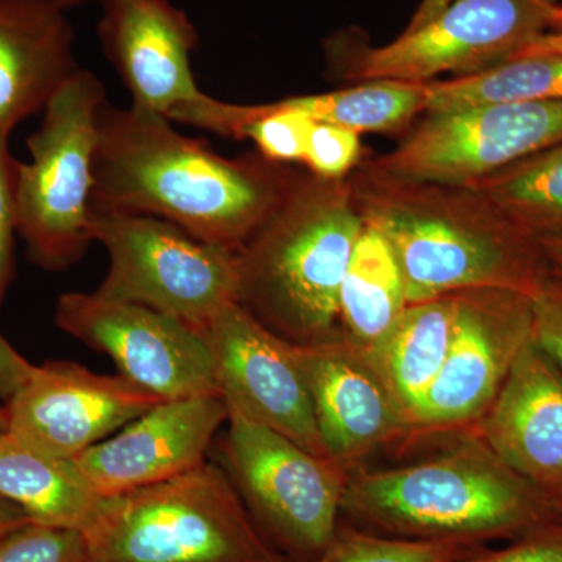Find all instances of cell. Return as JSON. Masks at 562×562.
<instances>
[{"label":"cell","mask_w":562,"mask_h":562,"mask_svg":"<svg viewBox=\"0 0 562 562\" xmlns=\"http://www.w3.org/2000/svg\"><path fill=\"white\" fill-rule=\"evenodd\" d=\"M531 102H562V54L513 58L473 76L427 83L425 111Z\"/></svg>","instance_id":"cell-24"},{"label":"cell","mask_w":562,"mask_h":562,"mask_svg":"<svg viewBox=\"0 0 562 562\" xmlns=\"http://www.w3.org/2000/svg\"><path fill=\"white\" fill-rule=\"evenodd\" d=\"M531 303L532 339L562 375V281L550 273Z\"/></svg>","instance_id":"cell-29"},{"label":"cell","mask_w":562,"mask_h":562,"mask_svg":"<svg viewBox=\"0 0 562 562\" xmlns=\"http://www.w3.org/2000/svg\"><path fill=\"white\" fill-rule=\"evenodd\" d=\"M360 133L339 125L314 122L303 165L325 180H342L360 160Z\"/></svg>","instance_id":"cell-27"},{"label":"cell","mask_w":562,"mask_h":562,"mask_svg":"<svg viewBox=\"0 0 562 562\" xmlns=\"http://www.w3.org/2000/svg\"><path fill=\"white\" fill-rule=\"evenodd\" d=\"M95 562H291L216 462L102 498L83 530Z\"/></svg>","instance_id":"cell-5"},{"label":"cell","mask_w":562,"mask_h":562,"mask_svg":"<svg viewBox=\"0 0 562 562\" xmlns=\"http://www.w3.org/2000/svg\"><path fill=\"white\" fill-rule=\"evenodd\" d=\"M35 368L0 333V398L9 401Z\"/></svg>","instance_id":"cell-31"},{"label":"cell","mask_w":562,"mask_h":562,"mask_svg":"<svg viewBox=\"0 0 562 562\" xmlns=\"http://www.w3.org/2000/svg\"><path fill=\"white\" fill-rule=\"evenodd\" d=\"M482 547L391 538L341 522L330 546L313 562H457Z\"/></svg>","instance_id":"cell-25"},{"label":"cell","mask_w":562,"mask_h":562,"mask_svg":"<svg viewBox=\"0 0 562 562\" xmlns=\"http://www.w3.org/2000/svg\"><path fill=\"white\" fill-rule=\"evenodd\" d=\"M342 516L391 538L486 546L561 524L562 508L554 495L462 432L424 460L350 471Z\"/></svg>","instance_id":"cell-3"},{"label":"cell","mask_w":562,"mask_h":562,"mask_svg":"<svg viewBox=\"0 0 562 562\" xmlns=\"http://www.w3.org/2000/svg\"><path fill=\"white\" fill-rule=\"evenodd\" d=\"M457 562H562V522L516 539L502 549L482 547Z\"/></svg>","instance_id":"cell-30"},{"label":"cell","mask_w":562,"mask_h":562,"mask_svg":"<svg viewBox=\"0 0 562 562\" xmlns=\"http://www.w3.org/2000/svg\"><path fill=\"white\" fill-rule=\"evenodd\" d=\"M58 0H0V135L44 111L81 69Z\"/></svg>","instance_id":"cell-19"},{"label":"cell","mask_w":562,"mask_h":562,"mask_svg":"<svg viewBox=\"0 0 562 562\" xmlns=\"http://www.w3.org/2000/svg\"><path fill=\"white\" fill-rule=\"evenodd\" d=\"M227 422L221 395L162 401L72 461L98 497H116L198 469Z\"/></svg>","instance_id":"cell-16"},{"label":"cell","mask_w":562,"mask_h":562,"mask_svg":"<svg viewBox=\"0 0 562 562\" xmlns=\"http://www.w3.org/2000/svg\"><path fill=\"white\" fill-rule=\"evenodd\" d=\"M29 517L13 503L0 497V525H21L29 522Z\"/></svg>","instance_id":"cell-35"},{"label":"cell","mask_w":562,"mask_h":562,"mask_svg":"<svg viewBox=\"0 0 562 562\" xmlns=\"http://www.w3.org/2000/svg\"><path fill=\"white\" fill-rule=\"evenodd\" d=\"M514 472L557 497L562 491V375L531 339L501 392L468 431Z\"/></svg>","instance_id":"cell-18"},{"label":"cell","mask_w":562,"mask_h":562,"mask_svg":"<svg viewBox=\"0 0 562 562\" xmlns=\"http://www.w3.org/2000/svg\"><path fill=\"white\" fill-rule=\"evenodd\" d=\"M102 49L132 94V105L168 117L194 101L191 54L199 32L171 0H103Z\"/></svg>","instance_id":"cell-17"},{"label":"cell","mask_w":562,"mask_h":562,"mask_svg":"<svg viewBox=\"0 0 562 562\" xmlns=\"http://www.w3.org/2000/svg\"><path fill=\"white\" fill-rule=\"evenodd\" d=\"M92 241L110 268L95 294L136 303L201 331L238 303L236 251L192 238L171 222L91 205Z\"/></svg>","instance_id":"cell-8"},{"label":"cell","mask_w":562,"mask_h":562,"mask_svg":"<svg viewBox=\"0 0 562 562\" xmlns=\"http://www.w3.org/2000/svg\"><path fill=\"white\" fill-rule=\"evenodd\" d=\"M562 31L554 0H453L416 31L384 46L353 43L341 33L327 43L333 61L362 81L430 83L441 74L473 76L513 60L546 33Z\"/></svg>","instance_id":"cell-7"},{"label":"cell","mask_w":562,"mask_h":562,"mask_svg":"<svg viewBox=\"0 0 562 562\" xmlns=\"http://www.w3.org/2000/svg\"><path fill=\"white\" fill-rule=\"evenodd\" d=\"M349 184L364 224L391 244L408 305L480 288L536 294L539 244L468 187L398 179L364 162Z\"/></svg>","instance_id":"cell-2"},{"label":"cell","mask_w":562,"mask_h":562,"mask_svg":"<svg viewBox=\"0 0 562 562\" xmlns=\"http://www.w3.org/2000/svg\"><path fill=\"white\" fill-rule=\"evenodd\" d=\"M160 402L125 376L46 361L5 402V431L36 452L72 460Z\"/></svg>","instance_id":"cell-14"},{"label":"cell","mask_w":562,"mask_h":562,"mask_svg":"<svg viewBox=\"0 0 562 562\" xmlns=\"http://www.w3.org/2000/svg\"><path fill=\"white\" fill-rule=\"evenodd\" d=\"M0 497L32 522L83 531L102 498L85 483L72 460L36 452L0 431Z\"/></svg>","instance_id":"cell-20"},{"label":"cell","mask_w":562,"mask_h":562,"mask_svg":"<svg viewBox=\"0 0 562 562\" xmlns=\"http://www.w3.org/2000/svg\"><path fill=\"white\" fill-rule=\"evenodd\" d=\"M151 111L106 101L91 205L147 214L236 251L279 205L294 173L265 157L225 158Z\"/></svg>","instance_id":"cell-1"},{"label":"cell","mask_w":562,"mask_h":562,"mask_svg":"<svg viewBox=\"0 0 562 562\" xmlns=\"http://www.w3.org/2000/svg\"><path fill=\"white\" fill-rule=\"evenodd\" d=\"M0 562H95L83 531L29 522L0 536Z\"/></svg>","instance_id":"cell-26"},{"label":"cell","mask_w":562,"mask_h":562,"mask_svg":"<svg viewBox=\"0 0 562 562\" xmlns=\"http://www.w3.org/2000/svg\"><path fill=\"white\" fill-rule=\"evenodd\" d=\"M546 54H562V31L546 33L541 38L532 41L516 58Z\"/></svg>","instance_id":"cell-33"},{"label":"cell","mask_w":562,"mask_h":562,"mask_svg":"<svg viewBox=\"0 0 562 562\" xmlns=\"http://www.w3.org/2000/svg\"><path fill=\"white\" fill-rule=\"evenodd\" d=\"M452 2L453 0H422L419 7H417L416 13L413 14L412 21H409L408 27L405 29V32L416 31V29L427 24L428 21L438 16V14Z\"/></svg>","instance_id":"cell-34"},{"label":"cell","mask_w":562,"mask_h":562,"mask_svg":"<svg viewBox=\"0 0 562 562\" xmlns=\"http://www.w3.org/2000/svg\"><path fill=\"white\" fill-rule=\"evenodd\" d=\"M531 339L530 295L495 288L457 292L452 344L414 414L412 446L471 430Z\"/></svg>","instance_id":"cell-11"},{"label":"cell","mask_w":562,"mask_h":562,"mask_svg":"<svg viewBox=\"0 0 562 562\" xmlns=\"http://www.w3.org/2000/svg\"><path fill=\"white\" fill-rule=\"evenodd\" d=\"M213 353L228 417L280 432L317 457H328L292 344L232 303L201 330Z\"/></svg>","instance_id":"cell-13"},{"label":"cell","mask_w":562,"mask_h":562,"mask_svg":"<svg viewBox=\"0 0 562 562\" xmlns=\"http://www.w3.org/2000/svg\"><path fill=\"white\" fill-rule=\"evenodd\" d=\"M532 239L562 236V143L468 184Z\"/></svg>","instance_id":"cell-23"},{"label":"cell","mask_w":562,"mask_h":562,"mask_svg":"<svg viewBox=\"0 0 562 562\" xmlns=\"http://www.w3.org/2000/svg\"><path fill=\"white\" fill-rule=\"evenodd\" d=\"M554 2L560 3V5L562 7V0H554Z\"/></svg>","instance_id":"cell-40"},{"label":"cell","mask_w":562,"mask_h":562,"mask_svg":"<svg viewBox=\"0 0 562 562\" xmlns=\"http://www.w3.org/2000/svg\"><path fill=\"white\" fill-rule=\"evenodd\" d=\"M105 87L80 69L44 109L27 140L31 162L18 169V235L29 258L46 271H65L92 243L91 199L99 117Z\"/></svg>","instance_id":"cell-6"},{"label":"cell","mask_w":562,"mask_h":562,"mask_svg":"<svg viewBox=\"0 0 562 562\" xmlns=\"http://www.w3.org/2000/svg\"><path fill=\"white\" fill-rule=\"evenodd\" d=\"M227 425L221 465L262 535L291 562L317 560L341 525L350 471L241 416Z\"/></svg>","instance_id":"cell-9"},{"label":"cell","mask_w":562,"mask_h":562,"mask_svg":"<svg viewBox=\"0 0 562 562\" xmlns=\"http://www.w3.org/2000/svg\"><path fill=\"white\" fill-rule=\"evenodd\" d=\"M557 501L558 503H560V506L562 508V491L560 492V494L557 495Z\"/></svg>","instance_id":"cell-39"},{"label":"cell","mask_w":562,"mask_h":562,"mask_svg":"<svg viewBox=\"0 0 562 562\" xmlns=\"http://www.w3.org/2000/svg\"><path fill=\"white\" fill-rule=\"evenodd\" d=\"M55 324L109 355L120 375L162 401L221 395L209 344L176 317L95 292H68L58 299Z\"/></svg>","instance_id":"cell-12"},{"label":"cell","mask_w":562,"mask_h":562,"mask_svg":"<svg viewBox=\"0 0 562 562\" xmlns=\"http://www.w3.org/2000/svg\"><path fill=\"white\" fill-rule=\"evenodd\" d=\"M538 244L550 273L562 281V236L538 239Z\"/></svg>","instance_id":"cell-32"},{"label":"cell","mask_w":562,"mask_h":562,"mask_svg":"<svg viewBox=\"0 0 562 562\" xmlns=\"http://www.w3.org/2000/svg\"><path fill=\"white\" fill-rule=\"evenodd\" d=\"M562 143V102L436 111L394 150L368 161L398 179L468 187Z\"/></svg>","instance_id":"cell-10"},{"label":"cell","mask_w":562,"mask_h":562,"mask_svg":"<svg viewBox=\"0 0 562 562\" xmlns=\"http://www.w3.org/2000/svg\"><path fill=\"white\" fill-rule=\"evenodd\" d=\"M408 306L405 279L391 244L364 224L339 291V333L355 349L372 355Z\"/></svg>","instance_id":"cell-21"},{"label":"cell","mask_w":562,"mask_h":562,"mask_svg":"<svg viewBox=\"0 0 562 562\" xmlns=\"http://www.w3.org/2000/svg\"><path fill=\"white\" fill-rule=\"evenodd\" d=\"M14 527H18V525H0V536L5 535L7 531L13 530Z\"/></svg>","instance_id":"cell-38"},{"label":"cell","mask_w":562,"mask_h":562,"mask_svg":"<svg viewBox=\"0 0 562 562\" xmlns=\"http://www.w3.org/2000/svg\"><path fill=\"white\" fill-rule=\"evenodd\" d=\"M91 2V0H58V3L63 7V9L69 10L72 7L81 5V3ZM103 2V0H101Z\"/></svg>","instance_id":"cell-36"},{"label":"cell","mask_w":562,"mask_h":562,"mask_svg":"<svg viewBox=\"0 0 562 562\" xmlns=\"http://www.w3.org/2000/svg\"><path fill=\"white\" fill-rule=\"evenodd\" d=\"M292 353L312 398L328 457L347 471L392 446H412L408 416L368 355L342 336Z\"/></svg>","instance_id":"cell-15"},{"label":"cell","mask_w":562,"mask_h":562,"mask_svg":"<svg viewBox=\"0 0 562 562\" xmlns=\"http://www.w3.org/2000/svg\"><path fill=\"white\" fill-rule=\"evenodd\" d=\"M457 294L406 306L390 335L369 355L412 424L452 344Z\"/></svg>","instance_id":"cell-22"},{"label":"cell","mask_w":562,"mask_h":562,"mask_svg":"<svg viewBox=\"0 0 562 562\" xmlns=\"http://www.w3.org/2000/svg\"><path fill=\"white\" fill-rule=\"evenodd\" d=\"M362 227L349 180L294 173L236 250L239 305L295 346L338 338L339 291Z\"/></svg>","instance_id":"cell-4"},{"label":"cell","mask_w":562,"mask_h":562,"mask_svg":"<svg viewBox=\"0 0 562 562\" xmlns=\"http://www.w3.org/2000/svg\"><path fill=\"white\" fill-rule=\"evenodd\" d=\"M5 428H7L5 409H3V406H0V431H5Z\"/></svg>","instance_id":"cell-37"},{"label":"cell","mask_w":562,"mask_h":562,"mask_svg":"<svg viewBox=\"0 0 562 562\" xmlns=\"http://www.w3.org/2000/svg\"><path fill=\"white\" fill-rule=\"evenodd\" d=\"M9 136L0 135V306L14 276V238L18 233L16 190L20 161L11 157Z\"/></svg>","instance_id":"cell-28"}]
</instances>
